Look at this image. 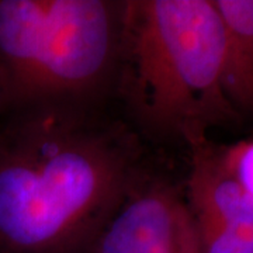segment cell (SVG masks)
<instances>
[{
  "label": "cell",
  "instance_id": "6da1fadb",
  "mask_svg": "<svg viewBox=\"0 0 253 253\" xmlns=\"http://www.w3.org/2000/svg\"><path fill=\"white\" fill-rule=\"evenodd\" d=\"M146 168L106 103L0 111V253H89Z\"/></svg>",
  "mask_w": 253,
  "mask_h": 253
},
{
  "label": "cell",
  "instance_id": "7a4b0ae2",
  "mask_svg": "<svg viewBox=\"0 0 253 253\" xmlns=\"http://www.w3.org/2000/svg\"><path fill=\"white\" fill-rule=\"evenodd\" d=\"M224 30L214 0H124L114 93L155 142L190 144L239 114L221 83Z\"/></svg>",
  "mask_w": 253,
  "mask_h": 253
},
{
  "label": "cell",
  "instance_id": "3957f363",
  "mask_svg": "<svg viewBox=\"0 0 253 253\" xmlns=\"http://www.w3.org/2000/svg\"><path fill=\"white\" fill-rule=\"evenodd\" d=\"M123 1L0 0V111L104 104L114 93Z\"/></svg>",
  "mask_w": 253,
  "mask_h": 253
},
{
  "label": "cell",
  "instance_id": "277c9868",
  "mask_svg": "<svg viewBox=\"0 0 253 253\" xmlns=\"http://www.w3.org/2000/svg\"><path fill=\"white\" fill-rule=\"evenodd\" d=\"M89 253H197L183 189L146 168L100 229Z\"/></svg>",
  "mask_w": 253,
  "mask_h": 253
},
{
  "label": "cell",
  "instance_id": "5b68a950",
  "mask_svg": "<svg viewBox=\"0 0 253 253\" xmlns=\"http://www.w3.org/2000/svg\"><path fill=\"white\" fill-rule=\"evenodd\" d=\"M183 190L197 253H253V194L226 162L224 148L203 138L189 145Z\"/></svg>",
  "mask_w": 253,
  "mask_h": 253
},
{
  "label": "cell",
  "instance_id": "8992f818",
  "mask_svg": "<svg viewBox=\"0 0 253 253\" xmlns=\"http://www.w3.org/2000/svg\"><path fill=\"white\" fill-rule=\"evenodd\" d=\"M222 21L221 83L238 114H253V0H214Z\"/></svg>",
  "mask_w": 253,
  "mask_h": 253
}]
</instances>
